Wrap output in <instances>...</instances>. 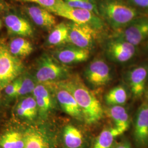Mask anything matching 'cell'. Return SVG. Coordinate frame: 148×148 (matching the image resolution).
I'll return each mask as SVG.
<instances>
[{
    "instance_id": "d6a6232c",
    "label": "cell",
    "mask_w": 148,
    "mask_h": 148,
    "mask_svg": "<svg viewBox=\"0 0 148 148\" xmlns=\"http://www.w3.org/2000/svg\"><path fill=\"white\" fill-rule=\"evenodd\" d=\"M145 49H146V51L148 52V40L146 41L145 43Z\"/></svg>"
},
{
    "instance_id": "83f0119b",
    "label": "cell",
    "mask_w": 148,
    "mask_h": 148,
    "mask_svg": "<svg viewBox=\"0 0 148 148\" xmlns=\"http://www.w3.org/2000/svg\"><path fill=\"white\" fill-rule=\"evenodd\" d=\"M16 1L21 2L33 3L37 4L38 5L48 10L49 12H52L56 7L58 5L62 0H16Z\"/></svg>"
},
{
    "instance_id": "44dd1931",
    "label": "cell",
    "mask_w": 148,
    "mask_h": 148,
    "mask_svg": "<svg viewBox=\"0 0 148 148\" xmlns=\"http://www.w3.org/2000/svg\"><path fill=\"white\" fill-rule=\"evenodd\" d=\"M23 148H49L47 140L42 133L35 129H29L24 134Z\"/></svg>"
},
{
    "instance_id": "8fae6325",
    "label": "cell",
    "mask_w": 148,
    "mask_h": 148,
    "mask_svg": "<svg viewBox=\"0 0 148 148\" xmlns=\"http://www.w3.org/2000/svg\"><path fill=\"white\" fill-rule=\"evenodd\" d=\"M133 136L138 148L148 147V99L139 106L134 122Z\"/></svg>"
},
{
    "instance_id": "7402d4cb",
    "label": "cell",
    "mask_w": 148,
    "mask_h": 148,
    "mask_svg": "<svg viewBox=\"0 0 148 148\" xmlns=\"http://www.w3.org/2000/svg\"><path fill=\"white\" fill-rule=\"evenodd\" d=\"M122 134L115 127L106 128L97 138L93 148H113L115 138Z\"/></svg>"
},
{
    "instance_id": "9a60e30c",
    "label": "cell",
    "mask_w": 148,
    "mask_h": 148,
    "mask_svg": "<svg viewBox=\"0 0 148 148\" xmlns=\"http://www.w3.org/2000/svg\"><path fill=\"white\" fill-rule=\"evenodd\" d=\"M56 95L59 105L66 114L80 121L84 119L80 107L68 90L58 86Z\"/></svg>"
},
{
    "instance_id": "836d02e7",
    "label": "cell",
    "mask_w": 148,
    "mask_h": 148,
    "mask_svg": "<svg viewBox=\"0 0 148 148\" xmlns=\"http://www.w3.org/2000/svg\"><path fill=\"white\" fill-rule=\"evenodd\" d=\"M1 27H2V24H1V21H0V29L1 28Z\"/></svg>"
},
{
    "instance_id": "277c9868",
    "label": "cell",
    "mask_w": 148,
    "mask_h": 148,
    "mask_svg": "<svg viewBox=\"0 0 148 148\" xmlns=\"http://www.w3.org/2000/svg\"><path fill=\"white\" fill-rule=\"evenodd\" d=\"M51 13L75 23L88 25L98 32L101 31L106 26L105 22L95 13L87 10L71 7L63 0Z\"/></svg>"
},
{
    "instance_id": "5b68a950",
    "label": "cell",
    "mask_w": 148,
    "mask_h": 148,
    "mask_svg": "<svg viewBox=\"0 0 148 148\" xmlns=\"http://www.w3.org/2000/svg\"><path fill=\"white\" fill-rule=\"evenodd\" d=\"M24 69L21 59L12 55L8 46L0 40V91L18 78Z\"/></svg>"
},
{
    "instance_id": "3957f363",
    "label": "cell",
    "mask_w": 148,
    "mask_h": 148,
    "mask_svg": "<svg viewBox=\"0 0 148 148\" xmlns=\"http://www.w3.org/2000/svg\"><path fill=\"white\" fill-rule=\"evenodd\" d=\"M69 69L53 56L43 53L37 60L35 79L38 84L52 83L65 79Z\"/></svg>"
},
{
    "instance_id": "7c38bea8",
    "label": "cell",
    "mask_w": 148,
    "mask_h": 148,
    "mask_svg": "<svg viewBox=\"0 0 148 148\" xmlns=\"http://www.w3.org/2000/svg\"><path fill=\"white\" fill-rule=\"evenodd\" d=\"M53 56L64 65H71L86 61L90 58V51L71 45L56 50Z\"/></svg>"
},
{
    "instance_id": "ba28073f",
    "label": "cell",
    "mask_w": 148,
    "mask_h": 148,
    "mask_svg": "<svg viewBox=\"0 0 148 148\" xmlns=\"http://www.w3.org/2000/svg\"><path fill=\"white\" fill-rule=\"evenodd\" d=\"M69 25V43L77 47L90 50L93 47L98 31L88 25L70 21Z\"/></svg>"
},
{
    "instance_id": "ffe728a7",
    "label": "cell",
    "mask_w": 148,
    "mask_h": 148,
    "mask_svg": "<svg viewBox=\"0 0 148 148\" xmlns=\"http://www.w3.org/2000/svg\"><path fill=\"white\" fill-rule=\"evenodd\" d=\"M38 110L36 101L33 97H28L23 99L16 108L17 115L28 120H32L36 116Z\"/></svg>"
},
{
    "instance_id": "cb8c5ba5",
    "label": "cell",
    "mask_w": 148,
    "mask_h": 148,
    "mask_svg": "<svg viewBox=\"0 0 148 148\" xmlns=\"http://www.w3.org/2000/svg\"><path fill=\"white\" fill-rule=\"evenodd\" d=\"M64 140L68 148H79L83 143V136L78 128L68 125L64 131Z\"/></svg>"
},
{
    "instance_id": "e0dca14e",
    "label": "cell",
    "mask_w": 148,
    "mask_h": 148,
    "mask_svg": "<svg viewBox=\"0 0 148 148\" xmlns=\"http://www.w3.org/2000/svg\"><path fill=\"white\" fill-rule=\"evenodd\" d=\"M68 23H60L53 27L48 36L47 43L52 46H57L69 43Z\"/></svg>"
},
{
    "instance_id": "7a4b0ae2",
    "label": "cell",
    "mask_w": 148,
    "mask_h": 148,
    "mask_svg": "<svg viewBox=\"0 0 148 148\" xmlns=\"http://www.w3.org/2000/svg\"><path fill=\"white\" fill-rule=\"evenodd\" d=\"M97 6L99 16L115 32L147 15L121 0H97Z\"/></svg>"
},
{
    "instance_id": "ac0fdd59",
    "label": "cell",
    "mask_w": 148,
    "mask_h": 148,
    "mask_svg": "<svg viewBox=\"0 0 148 148\" xmlns=\"http://www.w3.org/2000/svg\"><path fill=\"white\" fill-rule=\"evenodd\" d=\"M8 46L11 54L19 58L29 56L34 50L32 43L21 37L12 39Z\"/></svg>"
},
{
    "instance_id": "52a82bcc",
    "label": "cell",
    "mask_w": 148,
    "mask_h": 148,
    "mask_svg": "<svg viewBox=\"0 0 148 148\" xmlns=\"http://www.w3.org/2000/svg\"><path fill=\"white\" fill-rule=\"evenodd\" d=\"M106 53L107 57L114 62L126 63L134 57L137 47L121 38L112 37L106 43Z\"/></svg>"
},
{
    "instance_id": "f1b7e54d",
    "label": "cell",
    "mask_w": 148,
    "mask_h": 148,
    "mask_svg": "<svg viewBox=\"0 0 148 148\" xmlns=\"http://www.w3.org/2000/svg\"><path fill=\"white\" fill-rule=\"evenodd\" d=\"M21 82V77L19 76L18 78L11 82L9 85H7L4 89L6 95L11 98L16 97L20 87Z\"/></svg>"
},
{
    "instance_id": "4316f807",
    "label": "cell",
    "mask_w": 148,
    "mask_h": 148,
    "mask_svg": "<svg viewBox=\"0 0 148 148\" xmlns=\"http://www.w3.org/2000/svg\"><path fill=\"white\" fill-rule=\"evenodd\" d=\"M21 82L20 87L17 93V96H23L27 95L30 93H32L35 90L36 85L35 84L36 79H34L30 75L21 76Z\"/></svg>"
},
{
    "instance_id": "4fadbf2b",
    "label": "cell",
    "mask_w": 148,
    "mask_h": 148,
    "mask_svg": "<svg viewBox=\"0 0 148 148\" xmlns=\"http://www.w3.org/2000/svg\"><path fill=\"white\" fill-rule=\"evenodd\" d=\"M5 27L10 34L19 37H32L34 30L29 21L16 14H8L5 17Z\"/></svg>"
},
{
    "instance_id": "5bb4252c",
    "label": "cell",
    "mask_w": 148,
    "mask_h": 148,
    "mask_svg": "<svg viewBox=\"0 0 148 148\" xmlns=\"http://www.w3.org/2000/svg\"><path fill=\"white\" fill-rule=\"evenodd\" d=\"M27 15L37 26L45 30H52L57 24L52 13L40 5H29L25 8Z\"/></svg>"
},
{
    "instance_id": "6da1fadb",
    "label": "cell",
    "mask_w": 148,
    "mask_h": 148,
    "mask_svg": "<svg viewBox=\"0 0 148 148\" xmlns=\"http://www.w3.org/2000/svg\"><path fill=\"white\" fill-rule=\"evenodd\" d=\"M58 86L68 90L73 95L87 124L99 121L103 116L102 106L94 93L88 88L79 76L57 82Z\"/></svg>"
},
{
    "instance_id": "484cf974",
    "label": "cell",
    "mask_w": 148,
    "mask_h": 148,
    "mask_svg": "<svg viewBox=\"0 0 148 148\" xmlns=\"http://www.w3.org/2000/svg\"><path fill=\"white\" fill-rule=\"evenodd\" d=\"M63 1L71 7L87 10L99 16L97 6V0H63Z\"/></svg>"
},
{
    "instance_id": "4dcf8cb0",
    "label": "cell",
    "mask_w": 148,
    "mask_h": 148,
    "mask_svg": "<svg viewBox=\"0 0 148 148\" xmlns=\"http://www.w3.org/2000/svg\"><path fill=\"white\" fill-rule=\"evenodd\" d=\"M132 148L131 145L126 142H121L119 143L115 147V148Z\"/></svg>"
},
{
    "instance_id": "d6986e66",
    "label": "cell",
    "mask_w": 148,
    "mask_h": 148,
    "mask_svg": "<svg viewBox=\"0 0 148 148\" xmlns=\"http://www.w3.org/2000/svg\"><path fill=\"white\" fill-rule=\"evenodd\" d=\"M110 115L115 122V127L122 133L130 126V116L126 109L122 106H112L110 109Z\"/></svg>"
},
{
    "instance_id": "9c48e42d",
    "label": "cell",
    "mask_w": 148,
    "mask_h": 148,
    "mask_svg": "<svg viewBox=\"0 0 148 148\" xmlns=\"http://www.w3.org/2000/svg\"><path fill=\"white\" fill-rule=\"evenodd\" d=\"M85 75L90 85L95 87L106 85L111 79L109 66L103 59L92 61L85 70Z\"/></svg>"
},
{
    "instance_id": "30bf717a",
    "label": "cell",
    "mask_w": 148,
    "mask_h": 148,
    "mask_svg": "<svg viewBox=\"0 0 148 148\" xmlns=\"http://www.w3.org/2000/svg\"><path fill=\"white\" fill-rule=\"evenodd\" d=\"M131 92L136 98L144 94L148 82V61L130 69L127 74Z\"/></svg>"
},
{
    "instance_id": "1f68e13d",
    "label": "cell",
    "mask_w": 148,
    "mask_h": 148,
    "mask_svg": "<svg viewBox=\"0 0 148 148\" xmlns=\"http://www.w3.org/2000/svg\"><path fill=\"white\" fill-rule=\"evenodd\" d=\"M7 7V3L5 0H0V11L5 10Z\"/></svg>"
},
{
    "instance_id": "2e32d148",
    "label": "cell",
    "mask_w": 148,
    "mask_h": 148,
    "mask_svg": "<svg viewBox=\"0 0 148 148\" xmlns=\"http://www.w3.org/2000/svg\"><path fill=\"white\" fill-rule=\"evenodd\" d=\"M32 93L36 101L40 113L42 116L46 115L53 106L52 97L47 87L40 84L36 85Z\"/></svg>"
},
{
    "instance_id": "d4e9b609",
    "label": "cell",
    "mask_w": 148,
    "mask_h": 148,
    "mask_svg": "<svg viewBox=\"0 0 148 148\" xmlns=\"http://www.w3.org/2000/svg\"><path fill=\"white\" fill-rule=\"evenodd\" d=\"M106 101L110 106H122L126 103L127 93L125 88L118 86L110 90L106 95Z\"/></svg>"
},
{
    "instance_id": "8992f818",
    "label": "cell",
    "mask_w": 148,
    "mask_h": 148,
    "mask_svg": "<svg viewBox=\"0 0 148 148\" xmlns=\"http://www.w3.org/2000/svg\"><path fill=\"white\" fill-rule=\"evenodd\" d=\"M112 37L121 38L137 47L148 40V16L134 19L127 26L115 31Z\"/></svg>"
},
{
    "instance_id": "603a6c76",
    "label": "cell",
    "mask_w": 148,
    "mask_h": 148,
    "mask_svg": "<svg viewBox=\"0 0 148 148\" xmlns=\"http://www.w3.org/2000/svg\"><path fill=\"white\" fill-rule=\"evenodd\" d=\"M24 144V134L17 131H9L0 138V145L2 148H23Z\"/></svg>"
},
{
    "instance_id": "f546056e",
    "label": "cell",
    "mask_w": 148,
    "mask_h": 148,
    "mask_svg": "<svg viewBox=\"0 0 148 148\" xmlns=\"http://www.w3.org/2000/svg\"><path fill=\"white\" fill-rule=\"evenodd\" d=\"M126 2L138 10L148 15V0H127Z\"/></svg>"
}]
</instances>
